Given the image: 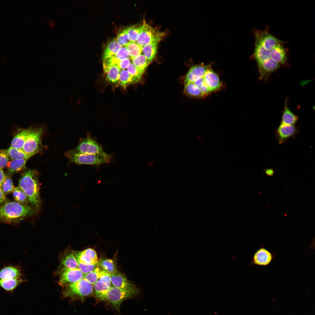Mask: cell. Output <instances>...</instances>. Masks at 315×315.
I'll list each match as a JSON object with an SVG mask.
<instances>
[{
	"instance_id": "6da1fadb",
	"label": "cell",
	"mask_w": 315,
	"mask_h": 315,
	"mask_svg": "<svg viewBox=\"0 0 315 315\" xmlns=\"http://www.w3.org/2000/svg\"><path fill=\"white\" fill-rule=\"evenodd\" d=\"M38 175L36 170H26L22 174L19 184V187L27 196L29 203L37 209L39 208L41 202Z\"/></svg>"
},
{
	"instance_id": "7a4b0ae2",
	"label": "cell",
	"mask_w": 315,
	"mask_h": 315,
	"mask_svg": "<svg viewBox=\"0 0 315 315\" xmlns=\"http://www.w3.org/2000/svg\"><path fill=\"white\" fill-rule=\"evenodd\" d=\"M35 212V209L30 206L15 202H6L0 206V223H16Z\"/></svg>"
},
{
	"instance_id": "3957f363",
	"label": "cell",
	"mask_w": 315,
	"mask_h": 315,
	"mask_svg": "<svg viewBox=\"0 0 315 315\" xmlns=\"http://www.w3.org/2000/svg\"><path fill=\"white\" fill-rule=\"evenodd\" d=\"M93 285L83 278L80 280L65 287L62 292L63 297L72 300L83 301L90 296L93 290Z\"/></svg>"
},
{
	"instance_id": "277c9868",
	"label": "cell",
	"mask_w": 315,
	"mask_h": 315,
	"mask_svg": "<svg viewBox=\"0 0 315 315\" xmlns=\"http://www.w3.org/2000/svg\"><path fill=\"white\" fill-rule=\"evenodd\" d=\"M65 155L70 162L79 164L99 165L109 163L112 159V156L106 153L99 155L79 153L71 150L66 152Z\"/></svg>"
},
{
	"instance_id": "5b68a950",
	"label": "cell",
	"mask_w": 315,
	"mask_h": 315,
	"mask_svg": "<svg viewBox=\"0 0 315 315\" xmlns=\"http://www.w3.org/2000/svg\"><path fill=\"white\" fill-rule=\"evenodd\" d=\"M139 293V289L133 290H127L113 286L98 299L100 300L108 302L115 309L119 311L120 306L123 301L136 296Z\"/></svg>"
},
{
	"instance_id": "8992f818",
	"label": "cell",
	"mask_w": 315,
	"mask_h": 315,
	"mask_svg": "<svg viewBox=\"0 0 315 315\" xmlns=\"http://www.w3.org/2000/svg\"><path fill=\"white\" fill-rule=\"evenodd\" d=\"M43 130L42 127L32 129L25 141L22 150L30 157L41 149Z\"/></svg>"
},
{
	"instance_id": "52a82bcc",
	"label": "cell",
	"mask_w": 315,
	"mask_h": 315,
	"mask_svg": "<svg viewBox=\"0 0 315 315\" xmlns=\"http://www.w3.org/2000/svg\"><path fill=\"white\" fill-rule=\"evenodd\" d=\"M143 27L139 35L136 42L141 46L149 43L157 39L162 38L164 36L165 33L160 31L149 24L145 20L143 22Z\"/></svg>"
},
{
	"instance_id": "ba28073f",
	"label": "cell",
	"mask_w": 315,
	"mask_h": 315,
	"mask_svg": "<svg viewBox=\"0 0 315 315\" xmlns=\"http://www.w3.org/2000/svg\"><path fill=\"white\" fill-rule=\"evenodd\" d=\"M71 150L79 153L99 155L106 153L100 144L89 136L80 140L77 147Z\"/></svg>"
},
{
	"instance_id": "9c48e42d",
	"label": "cell",
	"mask_w": 315,
	"mask_h": 315,
	"mask_svg": "<svg viewBox=\"0 0 315 315\" xmlns=\"http://www.w3.org/2000/svg\"><path fill=\"white\" fill-rule=\"evenodd\" d=\"M58 274L59 276L58 284L65 287L83 279L84 275L78 268L60 269Z\"/></svg>"
},
{
	"instance_id": "30bf717a",
	"label": "cell",
	"mask_w": 315,
	"mask_h": 315,
	"mask_svg": "<svg viewBox=\"0 0 315 315\" xmlns=\"http://www.w3.org/2000/svg\"><path fill=\"white\" fill-rule=\"evenodd\" d=\"M300 128L295 125H287L281 123L275 131V137L280 144L290 138L294 139L300 131Z\"/></svg>"
},
{
	"instance_id": "8fae6325",
	"label": "cell",
	"mask_w": 315,
	"mask_h": 315,
	"mask_svg": "<svg viewBox=\"0 0 315 315\" xmlns=\"http://www.w3.org/2000/svg\"><path fill=\"white\" fill-rule=\"evenodd\" d=\"M255 41L260 43L266 49L271 50L282 41L270 34L268 30H256L254 32Z\"/></svg>"
},
{
	"instance_id": "7c38bea8",
	"label": "cell",
	"mask_w": 315,
	"mask_h": 315,
	"mask_svg": "<svg viewBox=\"0 0 315 315\" xmlns=\"http://www.w3.org/2000/svg\"><path fill=\"white\" fill-rule=\"evenodd\" d=\"M275 254L261 246L255 253L252 258L251 264L260 266H268L274 259Z\"/></svg>"
},
{
	"instance_id": "4fadbf2b",
	"label": "cell",
	"mask_w": 315,
	"mask_h": 315,
	"mask_svg": "<svg viewBox=\"0 0 315 315\" xmlns=\"http://www.w3.org/2000/svg\"><path fill=\"white\" fill-rule=\"evenodd\" d=\"M211 68V65L203 64L192 66L189 70L184 79L185 84L189 83H194L202 78L206 71Z\"/></svg>"
},
{
	"instance_id": "5bb4252c",
	"label": "cell",
	"mask_w": 315,
	"mask_h": 315,
	"mask_svg": "<svg viewBox=\"0 0 315 315\" xmlns=\"http://www.w3.org/2000/svg\"><path fill=\"white\" fill-rule=\"evenodd\" d=\"M73 253L78 263L92 265L98 263L97 253L93 249H87L81 252L73 251Z\"/></svg>"
},
{
	"instance_id": "9a60e30c",
	"label": "cell",
	"mask_w": 315,
	"mask_h": 315,
	"mask_svg": "<svg viewBox=\"0 0 315 315\" xmlns=\"http://www.w3.org/2000/svg\"><path fill=\"white\" fill-rule=\"evenodd\" d=\"M203 78L206 85L211 92L216 91L222 87V83L218 76L211 68L206 71Z\"/></svg>"
},
{
	"instance_id": "2e32d148",
	"label": "cell",
	"mask_w": 315,
	"mask_h": 315,
	"mask_svg": "<svg viewBox=\"0 0 315 315\" xmlns=\"http://www.w3.org/2000/svg\"><path fill=\"white\" fill-rule=\"evenodd\" d=\"M93 285L95 297L98 299L112 287L110 275L105 272Z\"/></svg>"
},
{
	"instance_id": "e0dca14e",
	"label": "cell",
	"mask_w": 315,
	"mask_h": 315,
	"mask_svg": "<svg viewBox=\"0 0 315 315\" xmlns=\"http://www.w3.org/2000/svg\"><path fill=\"white\" fill-rule=\"evenodd\" d=\"M111 283L113 286L127 290L139 289L134 285L129 282L125 277L118 272L110 275Z\"/></svg>"
},
{
	"instance_id": "ac0fdd59",
	"label": "cell",
	"mask_w": 315,
	"mask_h": 315,
	"mask_svg": "<svg viewBox=\"0 0 315 315\" xmlns=\"http://www.w3.org/2000/svg\"><path fill=\"white\" fill-rule=\"evenodd\" d=\"M259 74V79L262 80L268 77L281 66L271 58H269L258 65Z\"/></svg>"
},
{
	"instance_id": "d6986e66",
	"label": "cell",
	"mask_w": 315,
	"mask_h": 315,
	"mask_svg": "<svg viewBox=\"0 0 315 315\" xmlns=\"http://www.w3.org/2000/svg\"><path fill=\"white\" fill-rule=\"evenodd\" d=\"M60 260V269L78 268V262L74 255L73 251L70 249H66L61 253Z\"/></svg>"
},
{
	"instance_id": "ffe728a7",
	"label": "cell",
	"mask_w": 315,
	"mask_h": 315,
	"mask_svg": "<svg viewBox=\"0 0 315 315\" xmlns=\"http://www.w3.org/2000/svg\"><path fill=\"white\" fill-rule=\"evenodd\" d=\"M270 57L281 66L284 65L287 60V53L283 42L278 44L271 50Z\"/></svg>"
},
{
	"instance_id": "44dd1931",
	"label": "cell",
	"mask_w": 315,
	"mask_h": 315,
	"mask_svg": "<svg viewBox=\"0 0 315 315\" xmlns=\"http://www.w3.org/2000/svg\"><path fill=\"white\" fill-rule=\"evenodd\" d=\"M162 39H157L142 47L143 55L150 62L156 57L158 44Z\"/></svg>"
},
{
	"instance_id": "7402d4cb",
	"label": "cell",
	"mask_w": 315,
	"mask_h": 315,
	"mask_svg": "<svg viewBox=\"0 0 315 315\" xmlns=\"http://www.w3.org/2000/svg\"><path fill=\"white\" fill-rule=\"evenodd\" d=\"M270 51L266 49L259 42L255 41L253 55L258 65L271 58Z\"/></svg>"
},
{
	"instance_id": "603a6c76",
	"label": "cell",
	"mask_w": 315,
	"mask_h": 315,
	"mask_svg": "<svg viewBox=\"0 0 315 315\" xmlns=\"http://www.w3.org/2000/svg\"><path fill=\"white\" fill-rule=\"evenodd\" d=\"M32 129L29 128L24 129L18 133L13 139L10 147L22 149L25 141Z\"/></svg>"
},
{
	"instance_id": "cb8c5ba5",
	"label": "cell",
	"mask_w": 315,
	"mask_h": 315,
	"mask_svg": "<svg viewBox=\"0 0 315 315\" xmlns=\"http://www.w3.org/2000/svg\"><path fill=\"white\" fill-rule=\"evenodd\" d=\"M21 275L20 270L16 267H6L0 270V279L1 280L20 277Z\"/></svg>"
},
{
	"instance_id": "d4e9b609",
	"label": "cell",
	"mask_w": 315,
	"mask_h": 315,
	"mask_svg": "<svg viewBox=\"0 0 315 315\" xmlns=\"http://www.w3.org/2000/svg\"><path fill=\"white\" fill-rule=\"evenodd\" d=\"M287 103L286 101L284 110L282 113L281 123L287 125H295L298 120V117L289 109Z\"/></svg>"
},
{
	"instance_id": "484cf974",
	"label": "cell",
	"mask_w": 315,
	"mask_h": 315,
	"mask_svg": "<svg viewBox=\"0 0 315 315\" xmlns=\"http://www.w3.org/2000/svg\"><path fill=\"white\" fill-rule=\"evenodd\" d=\"M27 160L20 159L9 161L7 166L8 175H11L25 169Z\"/></svg>"
},
{
	"instance_id": "4316f807",
	"label": "cell",
	"mask_w": 315,
	"mask_h": 315,
	"mask_svg": "<svg viewBox=\"0 0 315 315\" xmlns=\"http://www.w3.org/2000/svg\"><path fill=\"white\" fill-rule=\"evenodd\" d=\"M137 78L131 75L126 70L120 71L118 82L120 86L125 88L129 85L138 82Z\"/></svg>"
},
{
	"instance_id": "83f0119b",
	"label": "cell",
	"mask_w": 315,
	"mask_h": 315,
	"mask_svg": "<svg viewBox=\"0 0 315 315\" xmlns=\"http://www.w3.org/2000/svg\"><path fill=\"white\" fill-rule=\"evenodd\" d=\"M122 46L116 39L109 42L105 48L103 53V60L114 56Z\"/></svg>"
},
{
	"instance_id": "f1b7e54d",
	"label": "cell",
	"mask_w": 315,
	"mask_h": 315,
	"mask_svg": "<svg viewBox=\"0 0 315 315\" xmlns=\"http://www.w3.org/2000/svg\"><path fill=\"white\" fill-rule=\"evenodd\" d=\"M98 265L101 270L110 275L118 272L114 262L111 259L102 260L98 263Z\"/></svg>"
},
{
	"instance_id": "f546056e",
	"label": "cell",
	"mask_w": 315,
	"mask_h": 315,
	"mask_svg": "<svg viewBox=\"0 0 315 315\" xmlns=\"http://www.w3.org/2000/svg\"><path fill=\"white\" fill-rule=\"evenodd\" d=\"M132 59V63L143 74L150 63L143 55H140Z\"/></svg>"
},
{
	"instance_id": "4dcf8cb0",
	"label": "cell",
	"mask_w": 315,
	"mask_h": 315,
	"mask_svg": "<svg viewBox=\"0 0 315 315\" xmlns=\"http://www.w3.org/2000/svg\"><path fill=\"white\" fill-rule=\"evenodd\" d=\"M184 92L187 95L193 97H203L206 96L193 83L185 84Z\"/></svg>"
},
{
	"instance_id": "1f68e13d",
	"label": "cell",
	"mask_w": 315,
	"mask_h": 315,
	"mask_svg": "<svg viewBox=\"0 0 315 315\" xmlns=\"http://www.w3.org/2000/svg\"><path fill=\"white\" fill-rule=\"evenodd\" d=\"M23 281L20 277L10 279H0V286L6 290H12Z\"/></svg>"
},
{
	"instance_id": "d6a6232c",
	"label": "cell",
	"mask_w": 315,
	"mask_h": 315,
	"mask_svg": "<svg viewBox=\"0 0 315 315\" xmlns=\"http://www.w3.org/2000/svg\"><path fill=\"white\" fill-rule=\"evenodd\" d=\"M6 150L11 160L20 159L28 160L30 157L26 154L22 149L10 147Z\"/></svg>"
},
{
	"instance_id": "836d02e7",
	"label": "cell",
	"mask_w": 315,
	"mask_h": 315,
	"mask_svg": "<svg viewBox=\"0 0 315 315\" xmlns=\"http://www.w3.org/2000/svg\"><path fill=\"white\" fill-rule=\"evenodd\" d=\"M13 195L16 202L24 206H30L27 196L19 186L15 188Z\"/></svg>"
},
{
	"instance_id": "e575fe53",
	"label": "cell",
	"mask_w": 315,
	"mask_h": 315,
	"mask_svg": "<svg viewBox=\"0 0 315 315\" xmlns=\"http://www.w3.org/2000/svg\"><path fill=\"white\" fill-rule=\"evenodd\" d=\"M125 46L131 59L141 55L142 52V47L136 41H131Z\"/></svg>"
},
{
	"instance_id": "d590c367",
	"label": "cell",
	"mask_w": 315,
	"mask_h": 315,
	"mask_svg": "<svg viewBox=\"0 0 315 315\" xmlns=\"http://www.w3.org/2000/svg\"><path fill=\"white\" fill-rule=\"evenodd\" d=\"M143 27L142 23L141 24L133 25L126 28L129 38L131 41H136Z\"/></svg>"
},
{
	"instance_id": "8d00e7d4",
	"label": "cell",
	"mask_w": 315,
	"mask_h": 315,
	"mask_svg": "<svg viewBox=\"0 0 315 315\" xmlns=\"http://www.w3.org/2000/svg\"><path fill=\"white\" fill-rule=\"evenodd\" d=\"M120 71V69L118 67L113 66L110 67L105 73L106 80L112 83L117 82Z\"/></svg>"
},
{
	"instance_id": "74e56055",
	"label": "cell",
	"mask_w": 315,
	"mask_h": 315,
	"mask_svg": "<svg viewBox=\"0 0 315 315\" xmlns=\"http://www.w3.org/2000/svg\"><path fill=\"white\" fill-rule=\"evenodd\" d=\"M1 188L5 195L13 192L15 188L13 185L10 176H6Z\"/></svg>"
},
{
	"instance_id": "f35d334b",
	"label": "cell",
	"mask_w": 315,
	"mask_h": 315,
	"mask_svg": "<svg viewBox=\"0 0 315 315\" xmlns=\"http://www.w3.org/2000/svg\"><path fill=\"white\" fill-rule=\"evenodd\" d=\"M105 272L99 267L95 270L84 274V278L93 285Z\"/></svg>"
},
{
	"instance_id": "ab89813d",
	"label": "cell",
	"mask_w": 315,
	"mask_h": 315,
	"mask_svg": "<svg viewBox=\"0 0 315 315\" xmlns=\"http://www.w3.org/2000/svg\"><path fill=\"white\" fill-rule=\"evenodd\" d=\"M116 40L122 46H125L131 42L129 38L127 28L124 29L118 34Z\"/></svg>"
},
{
	"instance_id": "60d3db41",
	"label": "cell",
	"mask_w": 315,
	"mask_h": 315,
	"mask_svg": "<svg viewBox=\"0 0 315 315\" xmlns=\"http://www.w3.org/2000/svg\"><path fill=\"white\" fill-rule=\"evenodd\" d=\"M78 268L85 274L96 270L99 267L97 263L95 265L85 264L78 263Z\"/></svg>"
},
{
	"instance_id": "b9f144b4",
	"label": "cell",
	"mask_w": 315,
	"mask_h": 315,
	"mask_svg": "<svg viewBox=\"0 0 315 315\" xmlns=\"http://www.w3.org/2000/svg\"><path fill=\"white\" fill-rule=\"evenodd\" d=\"M6 149L0 150V168L3 169L7 166L9 158Z\"/></svg>"
},
{
	"instance_id": "7bdbcfd3",
	"label": "cell",
	"mask_w": 315,
	"mask_h": 315,
	"mask_svg": "<svg viewBox=\"0 0 315 315\" xmlns=\"http://www.w3.org/2000/svg\"><path fill=\"white\" fill-rule=\"evenodd\" d=\"M127 71L132 76L139 80L143 74L132 63H130L127 68Z\"/></svg>"
},
{
	"instance_id": "ee69618b",
	"label": "cell",
	"mask_w": 315,
	"mask_h": 315,
	"mask_svg": "<svg viewBox=\"0 0 315 315\" xmlns=\"http://www.w3.org/2000/svg\"><path fill=\"white\" fill-rule=\"evenodd\" d=\"M114 56L119 60L130 57L128 50L125 46L120 48Z\"/></svg>"
},
{
	"instance_id": "f6af8a7d",
	"label": "cell",
	"mask_w": 315,
	"mask_h": 315,
	"mask_svg": "<svg viewBox=\"0 0 315 315\" xmlns=\"http://www.w3.org/2000/svg\"><path fill=\"white\" fill-rule=\"evenodd\" d=\"M203 77L197 80L194 83L206 96L211 92L204 83Z\"/></svg>"
},
{
	"instance_id": "bcb514c9",
	"label": "cell",
	"mask_w": 315,
	"mask_h": 315,
	"mask_svg": "<svg viewBox=\"0 0 315 315\" xmlns=\"http://www.w3.org/2000/svg\"><path fill=\"white\" fill-rule=\"evenodd\" d=\"M130 63L129 58H126L120 60L119 64V68L125 69L127 68Z\"/></svg>"
},
{
	"instance_id": "7dc6e473",
	"label": "cell",
	"mask_w": 315,
	"mask_h": 315,
	"mask_svg": "<svg viewBox=\"0 0 315 315\" xmlns=\"http://www.w3.org/2000/svg\"><path fill=\"white\" fill-rule=\"evenodd\" d=\"M6 199L5 195L0 188V203L2 204L6 202Z\"/></svg>"
},
{
	"instance_id": "c3c4849f",
	"label": "cell",
	"mask_w": 315,
	"mask_h": 315,
	"mask_svg": "<svg viewBox=\"0 0 315 315\" xmlns=\"http://www.w3.org/2000/svg\"><path fill=\"white\" fill-rule=\"evenodd\" d=\"M6 175L4 173L3 169L0 168V188L3 182Z\"/></svg>"
},
{
	"instance_id": "681fc988",
	"label": "cell",
	"mask_w": 315,
	"mask_h": 315,
	"mask_svg": "<svg viewBox=\"0 0 315 315\" xmlns=\"http://www.w3.org/2000/svg\"><path fill=\"white\" fill-rule=\"evenodd\" d=\"M264 171L266 175L268 176H272L274 173V171L272 169H267Z\"/></svg>"
},
{
	"instance_id": "f907efd6",
	"label": "cell",
	"mask_w": 315,
	"mask_h": 315,
	"mask_svg": "<svg viewBox=\"0 0 315 315\" xmlns=\"http://www.w3.org/2000/svg\"><path fill=\"white\" fill-rule=\"evenodd\" d=\"M156 159L155 158H153L150 160L148 162L147 165L149 167H151L153 166L156 162Z\"/></svg>"
},
{
	"instance_id": "816d5d0a",
	"label": "cell",
	"mask_w": 315,
	"mask_h": 315,
	"mask_svg": "<svg viewBox=\"0 0 315 315\" xmlns=\"http://www.w3.org/2000/svg\"><path fill=\"white\" fill-rule=\"evenodd\" d=\"M197 139L200 141H201L203 140L202 137L199 134L197 135Z\"/></svg>"
}]
</instances>
